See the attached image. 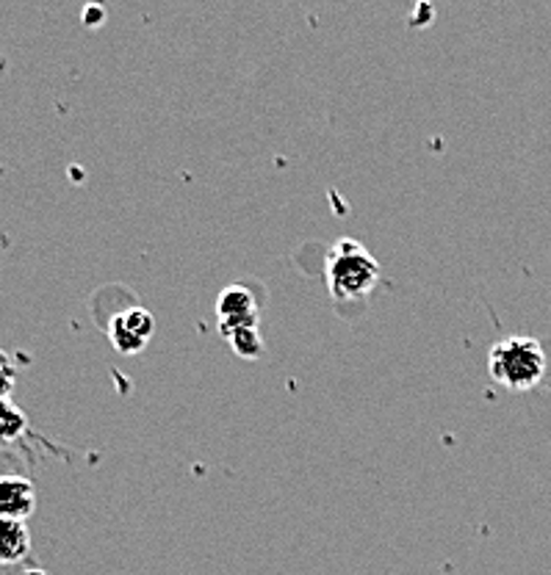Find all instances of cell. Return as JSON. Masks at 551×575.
Segmentation results:
<instances>
[{"instance_id":"cell-1","label":"cell","mask_w":551,"mask_h":575,"mask_svg":"<svg viewBox=\"0 0 551 575\" xmlns=\"http://www.w3.org/2000/svg\"><path fill=\"white\" fill-rule=\"evenodd\" d=\"M325 274L336 302H358L374 291L380 279V263L363 244L341 238L327 252Z\"/></svg>"},{"instance_id":"cell-2","label":"cell","mask_w":551,"mask_h":575,"mask_svg":"<svg viewBox=\"0 0 551 575\" xmlns=\"http://www.w3.org/2000/svg\"><path fill=\"white\" fill-rule=\"evenodd\" d=\"M488 371L507 391H532L545 376V352L538 338L510 336L490 349Z\"/></svg>"},{"instance_id":"cell-3","label":"cell","mask_w":551,"mask_h":575,"mask_svg":"<svg viewBox=\"0 0 551 575\" xmlns=\"http://www.w3.org/2000/svg\"><path fill=\"white\" fill-rule=\"evenodd\" d=\"M156 332V319L145 308H128L117 313L108 324V341L119 354H139Z\"/></svg>"},{"instance_id":"cell-4","label":"cell","mask_w":551,"mask_h":575,"mask_svg":"<svg viewBox=\"0 0 551 575\" xmlns=\"http://www.w3.org/2000/svg\"><path fill=\"white\" fill-rule=\"evenodd\" d=\"M216 319H220L222 336L231 338L233 332L258 327V305L244 285H231L216 299Z\"/></svg>"},{"instance_id":"cell-5","label":"cell","mask_w":551,"mask_h":575,"mask_svg":"<svg viewBox=\"0 0 551 575\" xmlns=\"http://www.w3.org/2000/svg\"><path fill=\"white\" fill-rule=\"evenodd\" d=\"M36 509V490L25 476H0V520H29Z\"/></svg>"},{"instance_id":"cell-6","label":"cell","mask_w":551,"mask_h":575,"mask_svg":"<svg viewBox=\"0 0 551 575\" xmlns=\"http://www.w3.org/2000/svg\"><path fill=\"white\" fill-rule=\"evenodd\" d=\"M31 553V531L23 520H0V564H18Z\"/></svg>"},{"instance_id":"cell-7","label":"cell","mask_w":551,"mask_h":575,"mask_svg":"<svg viewBox=\"0 0 551 575\" xmlns=\"http://www.w3.org/2000/svg\"><path fill=\"white\" fill-rule=\"evenodd\" d=\"M29 429V418L20 407H14L12 402H0V440L3 443H12L18 440L23 432Z\"/></svg>"},{"instance_id":"cell-8","label":"cell","mask_w":551,"mask_h":575,"mask_svg":"<svg viewBox=\"0 0 551 575\" xmlns=\"http://www.w3.org/2000/svg\"><path fill=\"white\" fill-rule=\"evenodd\" d=\"M227 341H231L233 352L244 360H258L261 354H264V338H261L258 327H247V330L233 332Z\"/></svg>"},{"instance_id":"cell-9","label":"cell","mask_w":551,"mask_h":575,"mask_svg":"<svg viewBox=\"0 0 551 575\" xmlns=\"http://www.w3.org/2000/svg\"><path fill=\"white\" fill-rule=\"evenodd\" d=\"M14 369L12 365H9V360H7V354L0 352V402H7L9 398V393L14 391Z\"/></svg>"},{"instance_id":"cell-10","label":"cell","mask_w":551,"mask_h":575,"mask_svg":"<svg viewBox=\"0 0 551 575\" xmlns=\"http://www.w3.org/2000/svg\"><path fill=\"white\" fill-rule=\"evenodd\" d=\"M103 20H106V9H103V7H86L84 9V23L89 25V29H97Z\"/></svg>"}]
</instances>
